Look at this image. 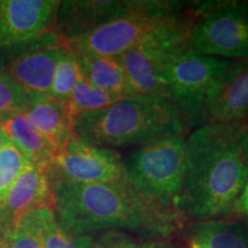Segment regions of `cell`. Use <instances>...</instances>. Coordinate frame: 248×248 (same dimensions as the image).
Instances as JSON below:
<instances>
[{"instance_id":"obj_7","label":"cell","mask_w":248,"mask_h":248,"mask_svg":"<svg viewBox=\"0 0 248 248\" xmlns=\"http://www.w3.org/2000/svg\"><path fill=\"white\" fill-rule=\"evenodd\" d=\"M193 15L148 37L120 55L132 95L155 94L169 98L163 74L173 58L187 48ZM170 99V98H169Z\"/></svg>"},{"instance_id":"obj_26","label":"cell","mask_w":248,"mask_h":248,"mask_svg":"<svg viewBox=\"0 0 248 248\" xmlns=\"http://www.w3.org/2000/svg\"><path fill=\"white\" fill-rule=\"evenodd\" d=\"M234 215L248 217V181L246 183V185H245L243 192H241L240 197L238 198L237 202H235L232 216Z\"/></svg>"},{"instance_id":"obj_11","label":"cell","mask_w":248,"mask_h":248,"mask_svg":"<svg viewBox=\"0 0 248 248\" xmlns=\"http://www.w3.org/2000/svg\"><path fill=\"white\" fill-rule=\"evenodd\" d=\"M64 40L52 31L35 43L21 47L4 67L27 94H48Z\"/></svg>"},{"instance_id":"obj_12","label":"cell","mask_w":248,"mask_h":248,"mask_svg":"<svg viewBox=\"0 0 248 248\" xmlns=\"http://www.w3.org/2000/svg\"><path fill=\"white\" fill-rule=\"evenodd\" d=\"M42 208L54 210L53 184L48 169L31 164L14 182L0 206V237Z\"/></svg>"},{"instance_id":"obj_17","label":"cell","mask_w":248,"mask_h":248,"mask_svg":"<svg viewBox=\"0 0 248 248\" xmlns=\"http://www.w3.org/2000/svg\"><path fill=\"white\" fill-rule=\"evenodd\" d=\"M0 125L11 142L31 164L48 169L53 162L57 150L37 130L26 114L20 113Z\"/></svg>"},{"instance_id":"obj_22","label":"cell","mask_w":248,"mask_h":248,"mask_svg":"<svg viewBox=\"0 0 248 248\" xmlns=\"http://www.w3.org/2000/svg\"><path fill=\"white\" fill-rule=\"evenodd\" d=\"M29 95L0 67V124L17 114L23 113L28 106Z\"/></svg>"},{"instance_id":"obj_6","label":"cell","mask_w":248,"mask_h":248,"mask_svg":"<svg viewBox=\"0 0 248 248\" xmlns=\"http://www.w3.org/2000/svg\"><path fill=\"white\" fill-rule=\"evenodd\" d=\"M193 12L192 51L226 60L248 59V1H204Z\"/></svg>"},{"instance_id":"obj_23","label":"cell","mask_w":248,"mask_h":248,"mask_svg":"<svg viewBox=\"0 0 248 248\" xmlns=\"http://www.w3.org/2000/svg\"><path fill=\"white\" fill-rule=\"evenodd\" d=\"M30 166L29 161L12 144L0 150V206L14 182Z\"/></svg>"},{"instance_id":"obj_24","label":"cell","mask_w":248,"mask_h":248,"mask_svg":"<svg viewBox=\"0 0 248 248\" xmlns=\"http://www.w3.org/2000/svg\"><path fill=\"white\" fill-rule=\"evenodd\" d=\"M1 238L8 248H44L36 212L27 215L14 230Z\"/></svg>"},{"instance_id":"obj_16","label":"cell","mask_w":248,"mask_h":248,"mask_svg":"<svg viewBox=\"0 0 248 248\" xmlns=\"http://www.w3.org/2000/svg\"><path fill=\"white\" fill-rule=\"evenodd\" d=\"M185 241L188 248H248V226L228 218L192 223Z\"/></svg>"},{"instance_id":"obj_15","label":"cell","mask_w":248,"mask_h":248,"mask_svg":"<svg viewBox=\"0 0 248 248\" xmlns=\"http://www.w3.org/2000/svg\"><path fill=\"white\" fill-rule=\"evenodd\" d=\"M28 95L29 100L24 114L58 153L74 136V119L67 104L54 100L47 94Z\"/></svg>"},{"instance_id":"obj_10","label":"cell","mask_w":248,"mask_h":248,"mask_svg":"<svg viewBox=\"0 0 248 248\" xmlns=\"http://www.w3.org/2000/svg\"><path fill=\"white\" fill-rule=\"evenodd\" d=\"M59 0H2L0 47H23L57 27Z\"/></svg>"},{"instance_id":"obj_25","label":"cell","mask_w":248,"mask_h":248,"mask_svg":"<svg viewBox=\"0 0 248 248\" xmlns=\"http://www.w3.org/2000/svg\"><path fill=\"white\" fill-rule=\"evenodd\" d=\"M93 248H172L166 241L137 240L123 232H106L94 239Z\"/></svg>"},{"instance_id":"obj_27","label":"cell","mask_w":248,"mask_h":248,"mask_svg":"<svg viewBox=\"0 0 248 248\" xmlns=\"http://www.w3.org/2000/svg\"><path fill=\"white\" fill-rule=\"evenodd\" d=\"M11 144L8 140L7 136H6V133L4 131V129H2V126L0 125V150L1 148H4L5 146H7V145Z\"/></svg>"},{"instance_id":"obj_20","label":"cell","mask_w":248,"mask_h":248,"mask_svg":"<svg viewBox=\"0 0 248 248\" xmlns=\"http://www.w3.org/2000/svg\"><path fill=\"white\" fill-rule=\"evenodd\" d=\"M83 79L84 76L78 57L64 47L59 59L53 82L47 95L54 100L67 104L77 84Z\"/></svg>"},{"instance_id":"obj_5","label":"cell","mask_w":248,"mask_h":248,"mask_svg":"<svg viewBox=\"0 0 248 248\" xmlns=\"http://www.w3.org/2000/svg\"><path fill=\"white\" fill-rule=\"evenodd\" d=\"M192 13L186 11L185 2L136 0L133 7L122 16L67 40L64 47L77 55L117 58Z\"/></svg>"},{"instance_id":"obj_4","label":"cell","mask_w":248,"mask_h":248,"mask_svg":"<svg viewBox=\"0 0 248 248\" xmlns=\"http://www.w3.org/2000/svg\"><path fill=\"white\" fill-rule=\"evenodd\" d=\"M185 142L182 133L135 147L123 157L122 182L148 203L178 215L176 202L185 176Z\"/></svg>"},{"instance_id":"obj_2","label":"cell","mask_w":248,"mask_h":248,"mask_svg":"<svg viewBox=\"0 0 248 248\" xmlns=\"http://www.w3.org/2000/svg\"><path fill=\"white\" fill-rule=\"evenodd\" d=\"M54 214L74 235L131 232L146 240L164 241L184 224L177 214L159 209L121 181L115 184L52 179Z\"/></svg>"},{"instance_id":"obj_21","label":"cell","mask_w":248,"mask_h":248,"mask_svg":"<svg viewBox=\"0 0 248 248\" xmlns=\"http://www.w3.org/2000/svg\"><path fill=\"white\" fill-rule=\"evenodd\" d=\"M122 99L105 90L99 89L86 79L80 80L67 102L68 110L73 119L105 108Z\"/></svg>"},{"instance_id":"obj_29","label":"cell","mask_w":248,"mask_h":248,"mask_svg":"<svg viewBox=\"0 0 248 248\" xmlns=\"http://www.w3.org/2000/svg\"><path fill=\"white\" fill-rule=\"evenodd\" d=\"M1 5H2V0H0V8H1Z\"/></svg>"},{"instance_id":"obj_3","label":"cell","mask_w":248,"mask_h":248,"mask_svg":"<svg viewBox=\"0 0 248 248\" xmlns=\"http://www.w3.org/2000/svg\"><path fill=\"white\" fill-rule=\"evenodd\" d=\"M186 131L182 111L171 99L135 94L74 119V136L99 147L129 148Z\"/></svg>"},{"instance_id":"obj_1","label":"cell","mask_w":248,"mask_h":248,"mask_svg":"<svg viewBox=\"0 0 248 248\" xmlns=\"http://www.w3.org/2000/svg\"><path fill=\"white\" fill-rule=\"evenodd\" d=\"M248 181V123H207L186 137L176 210L183 223L229 218Z\"/></svg>"},{"instance_id":"obj_28","label":"cell","mask_w":248,"mask_h":248,"mask_svg":"<svg viewBox=\"0 0 248 248\" xmlns=\"http://www.w3.org/2000/svg\"><path fill=\"white\" fill-rule=\"evenodd\" d=\"M0 248H8L7 244H6V241L2 239L1 237H0Z\"/></svg>"},{"instance_id":"obj_13","label":"cell","mask_w":248,"mask_h":248,"mask_svg":"<svg viewBox=\"0 0 248 248\" xmlns=\"http://www.w3.org/2000/svg\"><path fill=\"white\" fill-rule=\"evenodd\" d=\"M248 119V59L231 60L207 95L200 123H246Z\"/></svg>"},{"instance_id":"obj_9","label":"cell","mask_w":248,"mask_h":248,"mask_svg":"<svg viewBox=\"0 0 248 248\" xmlns=\"http://www.w3.org/2000/svg\"><path fill=\"white\" fill-rule=\"evenodd\" d=\"M52 179L115 184L123 177V156L117 150L99 147L73 137L48 168Z\"/></svg>"},{"instance_id":"obj_8","label":"cell","mask_w":248,"mask_h":248,"mask_svg":"<svg viewBox=\"0 0 248 248\" xmlns=\"http://www.w3.org/2000/svg\"><path fill=\"white\" fill-rule=\"evenodd\" d=\"M230 62L197 53L190 46L172 59L164 71L163 80L169 98L182 111L186 123H200L204 100Z\"/></svg>"},{"instance_id":"obj_14","label":"cell","mask_w":248,"mask_h":248,"mask_svg":"<svg viewBox=\"0 0 248 248\" xmlns=\"http://www.w3.org/2000/svg\"><path fill=\"white\" fill-rule=\"evenodd\" d=\"M136 0H66L61 1L57 16L58 33L64 42L82 36L133 7Z\"/></svg>"},{"instance_id":"obj_19","label":"cell","mask_w":248,"mask_h":248,"mask_svg":"<svg viewBox=\"0 0 248 248\" xmlns=\"http://www.w3.org/2000/svg\"><path fill=\"white\" fill-rule=\"evenodd\" d=\"M36 215L44 248H93L94 237L69 233L59 223L53 209H38Z\"/></svg>"},{"instance_id":"obj_18","label":"cell","mask_w":248,"mask_h":248,"mask_svg":"<svg viewBox=\"0 0 248 248\" xmlns=\"http://www.w3.org/2000/svg\"><path fill=\"white\" fill-rule=\"evenodd\" d=\"M77 55V54H76ZM84 79L121 98L132 95L123 66L115 57L77 55Z\"/></svg>"}]
</instances>
